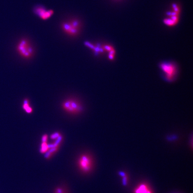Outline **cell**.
<instances>
[{
  "label": "cell",
  "instance_id": "7a4b0ae2",
  "mask_svg": "<svg viewBox=\"0 0 193 193\" xmlns=\"http://www.w3.org/2000/svg\"><path fill=\"white\" fill-rule=\"evenodd\" d=\"M164 78L168 82L175 80L178 74V68L175 63L172 62H164L160 64Z\"/></svg>",
  "mask_w": 193,
  "mask_h": 193
},
{
  "label": "cell",
  "instance_id": "8fae6325",
  "mask_svg": "<svg viewBox=\"0 0 193 193\" xmlns=\"http://www.w3.org/2000/svg\"><path fill=\"white\" fill-rule=\"evenodd\" d=\"M54 193H68V191L64 186H58L55 189Z\"/></svg>",
  "mask_w": 193,
  "mask_h": 193
},
{
  "label": "cell",
  "instance_id": "30bf717a",
  "mask_svg": "<svg viewBox=\"0 0 193 193\" xmlns=\"http://www.w3.org/2000/svg\"><path fill=\"white\" fill-rule=\"evenodd\" d=\"M23 107L24 111H26V112L27 113L30 114V113H32V112H33V109L30 107L29 103V101H28V100H25Z\"/></svg>",
  "mask_w": 193,
  "mask_h": 193
},
{
  "label": "cell",
  "instance_id": "3957f363",
  "mask_svg": "<svg viewBox=\"0 0 193 193\" xmlns=\"http://www.w3.org/2000/svg\"><path fill=\"white\" fill-rule=\"evenodd\" d=\"M77 165L79 170L82 173L85 174L90 173L93 169L92 157L88 153H82L77 158Z\"/></svg>",
  "mask_w": 193,
  "mask_h": 193
},
{
  "label": "cell",
  "instance_id": "6da1fadb",
  "mask_svg": "<svg viewBox=\"0 0 193 193\" xmlns=\"http://www.w3.org/2000/svg\"><path fill=\"white\" fill-rule=\"evenodd\" d=\"M63 110L69 115H78L83 111V107L80 101L75 98H68L62 102Z\"/></svg>",
  "mask_w": 193,
  "mask_h": 193
},
{
  "label": "cell",
  "instance_id": "5b68a950",
  "mask_svg": "<svg viewBox=\"0 0 193 193\" xmlns=\"http://www.w3.org/2000/svg\"><path fill=\"white\" fill-rule=\"evenodd\" d=\"M17 50L22 58L27 59L32 58L35 53L32 44L29 40L26 39L20 40L17 45Z\"/></svg>",
  "mask_w": 193,
  "mask_h": 193
},
{
  "label": "cell",
  "instance_id": "4fadbf2b",
  "mask_svg": "<svg viewBox=\"0 0 193 193\" xmlns=\"http://www.w3.org/2000/svg\"><path fill=\"white\" fill-rule=\"evenodd\" d=\"M47 138H48L47 135H43L42 138V142H47Z\"/></svg>",
  "mask_w": 193,
  "mask_h": 193
},
{
  "label": "cell",
  "instance_id": "ba28073f",
  "mask_svg": "<svg viewBox=\"0 0 193 193\" xmlns=\"http://www.w3.org/2000/svg\"><path fill=\"white\" fill-rule=\"evenodd\" d=\"M135 193H152L147 186L144 184L140 185L135 190Z\"/></svg>",
  "mask_w": 193,
  "mask_h": 193
},
{
  "label": "cell",
  "instance_id": "9c48e42d",
  "mask_svg": "<svg viewBox=\"0 0 193 193\" xmlns=\"http://www.w3.org/2000/svg\"><path fill=\"white\" fill-rule=\"evenodd\" d=\"M49 148H50L49 144L47 143V142H42L40 152L42 154H45L49 150Z\"/></svg>",
  "mask_w": 193,
  "mask_h": 193
},
{
  "label": "cell",
  "instance_id": "277c9868",
  "mask_svg": "<svg viewBox=\"0 0 193 193\" xmlns=\"http://www.w3.org/2000/svg\"><path fill=\"white\" fill-rule=\"evenodd\" d=\"M81 28V24L79 20L72 19L64 22L61 25L62 30L66 35L75 37L79 35Z\"/></svg>",
  "mask_w": 193,
  "mask_h": 193
},
{
  "label": "cell",
  "instance_id": "7c38bea8",
  "mask_svg": "<svg viewBox=\"0 0 193 193\" xmlns=\"http://www.w3.org/2000/svg\"><path fill=\"white\" fill-rule=\"evenodd\" d=\"M119 175L120 176L123 178V183L124 186L127 185V178L126 176V173L124 172L120 171L119 172Z\"/></svg>",
  "mask_w": 193,
  "mask_h": 193
},
{
  "label": "cell",
  "instance_id": "52a82bcc",
  "mask_svg": "<svg viewBox=\"0 0 193 193\" xmlns=\"http://www.w3.org/2000/svg\"><path fill=\"white\" fill-rule=\"evenodd\" d=\"M178 16H169V18L164 20V23L168 26H174L178 23Z\"/></svg>",
  "mask_w": 193,
  "mask_h": 193
},
{
  "label": "cell",
  "instance_id": "8992f818",
  "mask_svg": "<svg viewBox=\"0 0 193 193\" xmlns=\"http://www.w3.org/2000/svg\"><path fill=\"white\" fill-rule=\"evenodd\" d=\"M33 12L35 15L43 20H48L54 14L53 11L47 10L45 7L42 6L35 7L33 9Z\"/></svg>",
  "mask_w": 193,
  "mask_h": 193
}]
</instances>
